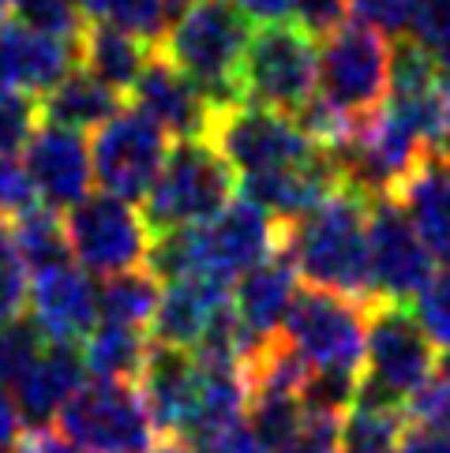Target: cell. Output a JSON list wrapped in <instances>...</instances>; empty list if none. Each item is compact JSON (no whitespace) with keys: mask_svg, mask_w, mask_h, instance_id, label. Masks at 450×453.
Returning a JSON list of instances; mask_svg holds the SVG:
<instances>
[{"mask_svg":"<svg viewBox=\"0 0 450 453\" xmlns=\"http://www.w3.org/2000/svg\"><path fill=\"white\" fill-rule=\"evenodd\" d=\"M398 453H450V431L406 424V434H401Z\"/></svg>","mask_w":450,"mask_h":453,"instance_id":"obj_43","label":"cell"},{"mask_svg":"<svg viewBox=\"0 0 450 453\" xmlns=\"http://www.w3.org/2000/svg\"><path fill=\"white\" fill-rule=\"evenodd\" d=\"M233 191L237 176L211 147V139H184L166 154V165L151 184L139 214L151 236L196 229L233 203Z\"/></svg>","mask_w":450,"mask_h":453,"instance_id":"obj_4","label":"cell"},{"mask_svg":"<svg viewBox=\"0 0 450 453\" xmlns=\"http://www.w3.org/2000/svg\"><path fill=\"white\" fill-rule=\"evenodd\" d=\"M64 233H68V251L79 270L90 278H117L128 270H143L151 251V229L143 221L136 203L90 196L64 214Z\"/></svg>","mask_w":450,"mask_h":453,"instance_id":"obj_10","label":"cell"},{"mask_svg":"<svg viewBox=\"0 0 450 453\" xmlns=\"http://www.w3.org/2000/svg\"><path fill=\"white\" fill-rule=\"evenodd\" d=\"M23 173H27L30 188H35V199L45 210H57V214L64 210V214H68L94 188L87 135L38 120L35 135H30L23 147Z\"/></svg>","mask_w":450,"mask_h":453,"instance_id":"obj_13","label":"cell"},{"mask_svg":"<svg viewBox=\"0 0 450 453\" xmlns=\"http://www.w3.org/2000/svg\"><path fill=\"white\" fill-rule=\"evenodd\" d=\"M23 442L30 446V453H87V449L72 446L68 439H60L57 431H30Z\"/></svg>","mask_w":450,"mask_h":453,"instance_id":"obj_45","label":"cell"},{"mask_svg":"<svg viewBox=\"0 0 450 453\" xmlns=\"http://www.w3.org/2000/svg\"><path fill=\"white\" fill-rule=\"evenodd\" d=\"M188 453H267V449H260V442L252 439V431L244 424H237L229 431L211 434V439L188 446Z\"/></svg>","mask_w":450,"mask_h":453,"instance_id":"obj_41","label":"cell"},{"mask_svg":"<svg viewBox=\"0 0 450 453\" xmlns=\"http://www.w3.org/2000/svg\"><path fill=\"white\" fill-rule=\"evenodd\" d=\"M166 154H169V142L162 127L151 117H143L136 105H124L90 139L94 184L102 188V196L124 199V203L147 199L151 184L166 165Z\"/></svg>","mask_w":450,"mask_h":453,"instance_id":"obj_11","label":"cell"},{"mask_svg":"<svg viewBox=\"0 0 450 453\" xmlns=\"http://www.w3.org/2000/svg\"><path fill=\"white\" fill-rule=\"evenodd\" d=\"M30 322L45 342L83 345L98 326V285L90 273L64 263L53 270L30 273Z\"/></svg>","mask_w":450,"mask_h":453,"instance_id":"obj_14","label":"cell"},{"mask_svg":"<svg viewBox=\"0 0 450 453\" xmlns=\"http://www.w3.org/2000/svg\"><path fill=\"white\" fill-rule=\"evenodd\" d=\"M38 127V102L23 98V94L0 90V150L15 154L27 147V139Z\"/></svg>","mask_w":450,"mask_h":453,"instance_id":"obj_35","label":"cell"},{"mask_svg":"<svg viewBox=\"0 0 450 453\" xmlns=\"http://www.w3.org/2000/svg\"><path fill=\"white\" fill-rule=\"evenodd\" d=\"M436 258L416 236L394 199L368 206V296L383 303H413L436 278Z\"/></svg>","mask_w":450,"mask_h":453,"instance_id":"obj_12","label":"cell"},{"mask_svg":"<svg viewBox=\"0 0 450 453\" xmlns=\"http://www.w3.org/2000/svg\"><path fill=\"white\" fill-rule=\"evenodd\" d=\"M120 109H124L120 94H112L94 75L75 68L68 79H60L45 98H38V120L87 135V132H98V127L117 117Z\"/></svg>","mask_w":450,"mask_h":453,"instance_id":"obj_24","label":"cell"},{"mask_svg":"<svg viewBox=\"0 0 450 453\" xmlns=\"http://www.w3.org/2000/svg\"><path fill=\"white\" fill-rule=\"evenodd\" d=\"M8 4H12V0H8Z\"/></svg>","mask_w":450,"mask_h":453,"instance_id":"obj_48","label":"cell"},{"mask_svg":"<svg viewBox=\"0 0 450 453\" xmlns=\"http://www.w3.org/2000/svg\"><path fill=\"white\" fill-rule=\"evenodd\" d=\"M406 38L436 57V64H450V0H413Z\"/></svg>","mask_w":450,"mask_h":453,"instance_id":"obj_32","label":"cell"},{"mask_svg":"<svg viewBox=\"0 0 450 453\" xmlns=\"http://www.w3.org/2000/svg\"><path fill=\"white\" fill-rule=\"evenodd\" d=\"M151 53H154V45L124 35L117 27H105V23H87L83 35H79V68L94 75L112 94H120V98L132 94Z\"/></svg>","mask_w":450,"mask_h":453,"instance_id":"obj_23","label":"cell"},{"mask_svg":"<svg viewBox=\"0 0 450 453\" xmlns=\"http://www.w3.org/2000/svg\"><path fill=\"white\" fill-rule=\"evenodd\" d=\"M30 300V270L12 236V221H0V326L23 319Z\"/></svg>","mask_w":450,"mask_h":453,"instance_id":"obj_31","label":"cell"},{"mask_svg":"<svg viewBox=\"0 0 450 453\" xmlns=\"http://www.w3.org/2000/svg\"><path fill=\"white\" fill-rule=\"evenodd\" d=\"M57 434L87 453H151L158 427L136 382H87L57 416Z\"/></svg>","mask_w":450,"mask_h":453,"instance_id":"obj_8","label":"cell"},{"mask_svg":"<svg viewBox=\"0 0 450 453\" xmlns=\"http://www.w3.org/2000/svg\"><path fill=\"white\" fill-rule=\"evenodd\" d=\"M338 188L342 184H338V169H334L330 154H319L308 165H293V169H278V173L240 180V199L260 206L270 221L293 225L308 214V210H315L327 196H334Z\"/></svg>","mask_w":450,"mask_h":453,"instance_id":"obj_22","label":"cell"},{"mask_svg":"<svg viewBox=\"0 0 450 453\" xmlns=\"http://www.w3.org/2000/svg\"><path fill=\"white\" fill-rule=\"evenodd\" d=\"M12 453H30V446H27V442H19V446H15Z\"/></svg>","mask_w":450,"mask_h":453,"instance_id":"obj_47","label":"cell"},{"mask_svg":"<svg viewBox=\"0 0 450 453\" xmlns=\"http://www.w3.org/2000/svg\"><path fill=\"white\" fill-rule=\"evenodd\" d=\"M23 442V419L8 390H0V453H12Z\"/></svg>","mask_w":450,"mask_h":453,"instance_id":"obj_44","label":"cell"},{"mask_svg":"<svg viewBox=\"0 0 450 453\" xmlns=\"http://www.w3.org/2000/svg\"><path fill=\"white\" fill-rule=\"evenodd\" d=\"M45 345H50L45 334L30 319H15L8 326H0V390L12 394L27 371L38 364Z\"/></svg>","mask_w":450,"mask_h":453,"instance_id":"obj_30","label":"cell"},{"mask_svg":"<svg viewBox=\"0 0 450 453\" xmlns=\"http://www.w3.org/2000/svg\"><path fill=\"white\" fill-rule=\"evenodd\" d=\"M151 453H188V446H184V442H176V439H162V442H154Z\"/></svg>","mask_w":450,"mask_h":453,"instance_id":"obj_46","label":"cell"},{"mask_svg":"<svg viewBox=\"0 0 450 453\" xmlns=\"http://www.w3.org/2000/svg\"><path fill=\"white\" fill-rule=\"evenodd\" d=\"M391 94V42L361 23H342L319 42L315 98L342 120L357 124L387 105Z\"/></svg>","mask_w":450,"mask_h":453,"instance_id":"obj_5","label":"cell"},{"mask_svg":"<svg viewBox=\"0 0 450 453\" xmlns=\"http://www.w3.org/2000/svg\"><path fill=\"white\" fill-rule=\"evenodd\" d=\"M139 397L147 404L158 434L181 442L188 424H191V412H196V397H199L196 352L151 345V356H147L143 375H139Z\"/></svg>","mask_w":450,"mask_h":453,"instance_id":"obj_19","label":"cell"},{"mask_svg":"<svg viewBox=\"0 0 450 453\" xmlns=\"http://www.w3.org/2000/svg\"><path fill=\"white\" fill-rule=\"evenodd\" d=\"M158 300H162V281L147 270H128L117 278H105L98 285V322L128 330H147L158 315Z\"/></svg>","mask_w":450,"mask_h":453,"instance_id":"obj_26","label":"cell"},{"mask_svg":"<svg viewBox=\"0 0 450 453\" xmlns=\"http://www.w3.org/2000/svg\"><path fill=\"white\" fill-rule=\"evenodd\" d=\"M233 311V288L206 281V278H181L162 285L158 315L151 322V342L196 352L206 334Z\"/></svg>","mask_w":450,"mask_h":453,"instance_id":"obj_18","label":"cell"},{"mask_svg":"<svg viewBox=\"0 0 450 453\" xmlns=\"http://www.w3.org/2000/svg\"><path fill=\"white\" fill-rule=\"evenodd\" d=\"M368 199L338 188L300 221L282 225V255L304 288H323L361 303L368 296Z\"/></svg>","mask_w":450,"mask_h":453,"instance_id":"obj_1","label":"cell"},{"mask_svg":"<svg viewBox=\"0 0 450 453\" xmlns=\"http://www.w3.org/2000/svg\"><path fill=\"white\" fill-rule=\"evenodd\" d=\"M12 8L19 23L35 27L50 38H60V42H79V35L87 27L75 0H12Z\"/></svg>","mask_w":450,"mask_h":453,"instance_id":"obj_33","label":"cell"},{"mask_svg":"<svg viewBox=\"0 0 450 453\" xmlns=\"http://www.w3.org/2000/svg\"><path fill=\"white\" fill-rule=\"evenodd\" d=\"M409 307H413L416 322H421V330L428 334V342L450 352V266L439 270L436 278H431V285Z\"/></svg>","mask_w":450,"mask_h":453,"instance_id":"obj_34","label":"cell"},{"mask_svg":"<svg viewBox=\"0 0 450 453\" xmlns=\"http://www.w3.org/2000/svg\"><path fill=\"white\" fill-rule=\"evenodd\" d=\"M406 434V412L379 404H353L342 416V453H398Z\"/></svg>","mask_w":450,"mask_h":453,"instance_id":"obj_29","label":"cell"},{"mask_svg":"<svg viewBox=\"0 0 450 453\" xmlns=\"http://www.w3.org/2000/svg\"><path fill=\"white\" fill-rule=\"evenodd\" d=\"M83 23H105L132 35L147 45H162L166 38V0H75Z\"/></svg>","mask_w":450,"mask_h":453,"instance_id":"obj_28","label":"cell"},{"mask_svg":"<svg viewBox=\"0 0 450 453\" xmlns=\"http://www.w3.org/2000/svg\"><path fill=\"white\" fill-rule=\"evenodd\" d=\"M345 15H349L345 0H293V19L304 35H312V38L334 35V30L345 23Z\"/></svg>","mask_w":450,"mask_h":453,"instance_id":"obj_40","label":"cell"},{"mask_svg":"<svg viewBox=\"0 0 450 453\" xmlns=\"http://www.w3.org/2000/svg\"><path fill=\"white\" fill-rule=\"evenodd\" d=\"M12 236H15V248H19L30 273H42V270L72 263L64 218L57 214V210H45L42 203L30 206L27 214H19L12 221Z\"/></svg>","mask_w":450,"mask_h":453,"instance_id":"obj_27","label":"cell"},{"mask_svg":"<svg viewBox=\"0 0 450 453\" xmlns=\"http://www.w3.org/2000/svg\"><path fill=\"white\" fill-rule=\"evenodd\" d=\"M132 105L151 117L166 135H176V142L184 139H206L214 124V109L206 105V98L196 90V83L162 53H151L147 68L132 87Z\"/></svg>","mask_w":450,"mask_h":453,"instance_id":"obj_17","label":"cell"},{"mask_svg":"<svg viewBox=\"0 0 450 453\" xmlns=\"http://www.w3.org/2000/svg\"><path fill=\"white\" fill-rule=\"evenodd\" d=\"M342 419L334 416H315V412H304L297 434L289 439L278 453H342Z\"/></svg>","mask_w":450,"mask_h":453,"instance_id":"obj_39","label":"cell"},{"mask_svg":"<svg viewBox=\"0 0 450 453\" xmlns=\"http://www.w3.org/2000/svg\"><path fill=\"white\" fill-rule=\"evenodd\" d=\"M409 4L413 0H345V8L353 15V23H361L368 30H376L383 38H401L409 27Z\"/></svg>","mask_w":450,"mask_h":453,"instance_id":"obj_36","label":"cell"},{"mask_svg":"<svg viewBox=\"0 0 450 453\" xmlns=\"http://www.w3.org/2000/svg\"><path fill=\"white\" fill-rule=\"evenodd\" d=\"M406 424L450 431V382L443 375H431L424 390L413 394V401L406 404Z\"/></svg>","mask_w":450,"mask_h":453,"instance_id":"obj_37","label":"cell"},{"mask_svg":"<svg viewBox=\"0 0 450 453\" xmlns=\"http://www.w3.org/2000/svg\"><path fill=\"white\" fill-rule=\"evenodd\" d=\"M439 352L421 330L413 307L406 303H368V337L357 404L406 412L413 394H421L436 375Z\"/></svg>","mask_w":450,"mask_h":453,"instance_id":"obj_3","label":"cell"},{"mask_svg":"<svg viewBox=\"0 0 450 453\" xmlns=\"http://www.w3.org/2000/svg\"><path fill=\"white\" fill-rule=\"evenodd\" d=\"M300 293V278L289 266V258L278 251L267 263L252 266L244 278L233 285V319L244 342V364L252 360L263 345H270L285 326V315Z\"/></svg>","mask_w":450,"mask_h":453,"instance_id":"obj_15","label":"cell"},{"mask_svg":"<svg viewBox=\"0 0 450 453\" xmlns=\"http://www.w3.org/2000/svg\"><path fill=\"white\" fill-rule=\"evenodd\" d=\"M83 386H87V364H83L79 345L50 342L42 349L38 364L12 390V401L30 431H50V424H57V416L64 412V404Z\"/></svg>","mask_w":450,"mask_h":453,"instance_id":"obj_20","label":"cell"},{"mask_svg":"<svg viewBox=\"0 0 450 453\" xmlns=\"http://www.w3.org/2000/svg\"><path fill=\"white\" fill-rule=\"evenodd\" d=\"M30 206H38V199L23 173V161H15V154L0 150V221H15Z\"/></svg>","mask_w":450,"mask_h":453,"instance_id":"obj_38","label":"cell"},{"mask_svg":"<svg viewBox=\"0 0 450 453\" xmlns=\"http://www.w3.org/2000/svg\"><path fill=\"white\" fill-rule=\"evenodd\" d=\"M229 4L255 27L293 23V0H229Z\"/></svg>","mask_w":450,"mask_h":453,"instance_id":"obj_42","label":"cell"},{"mask_svg":"<svg viewBox=\"0 0 450 453\" xmlns=\"http://www.w3.org/2000/svg\"><path fill=\"white\" fill-rule=\"evenodd\" d=\"M79 68V42H60L19 19L0 23V90L45 98Z\"/></svg>","mask_w":450,"mask_h":453,"instance_id":"obj_16","label":"cell"},{"mask_svg":"<svg viewBox=\"0 0 450 453\" xmlns=\"http://www.w3.org/2000/svg\"><path fill=\"white\" fill-rule=\"evenodd\" d=\"M151 334L147 330H128V326H112V322H98L90 330V337L79 352H83L87 375L98 382H139L143 364L151 356Z\"/></svg>","mask_w":450,"mask_h":453,"instance_id":"obj_25","label":"cell"},{"mask_svg":"<svg viewBox=\"0 0 450 453\" xmlns=\"http://www.w3.org/2000/svg\"><path fill=\"white\" fill-rule=\"evenodd\" d=\"M278 337L312 371L361 375L364 337H368V303L300 285Z\"/></svg>","mask_w":450,"mask_h":453,"instance_id":"obj_7","label":"cell"},{"mask_svg":"<svg viewBox=\"0 0 450 453\" xmlns=\"http://www.w3.org/2000/svg\"><path fill=\"white\" fill-rule=\"evenodd\" d=\"M394 203L424 240L431 258L450 266V147L428 150L398 188Z\"/></svg>","mask_w":450,"mask_h":453,"instance_id":"obj_21","label":"cell"},{"mask_svg":"<svg viewBox=\"0 0 450 453\" xmlns=\"http://www.w3.org/2000/svg\"><path fill=\"white\" fill-rule=\"evenodd\" d=\"M206 139H211V147L221 154V161L240 180L308 165L319 154H327L300 132V124L293 117L275 109H260V105H233L218 112Z\"/></svg>","mask_w":450,"mask_h":453,"instance_id":"obj_9","label":"cell"},{"mask_svg":"<svg viewBox=\"0 0 450 453\" xmlns=\"http://www.w3.org/2000/svg\"><path fill=\"white\" fill-rule=\"evenodd\" d=\"M319 45L297 23L255 27L240 60V105L275 109L285 117L315 98Z\"/></svg>","mask_w":450,"mask_h":453,"instance_id":"obj_6","label":"cell"},{"mask_svg":"<svg viewBox=\"0 0 450 453\" xmlns=\"http://www.w3.org/2000/svg\"><path fill=\"white\" fill-rule=\"evenodd\" d=\"M252 30L255 27L229 0H196L181 19L169 23L158 53L196 83L218 117L240 105V60Z\"/></svg>","mask_w":450,"mask_h":453,"instance_id":"obj_2","label":"cell"}]
</instances>
